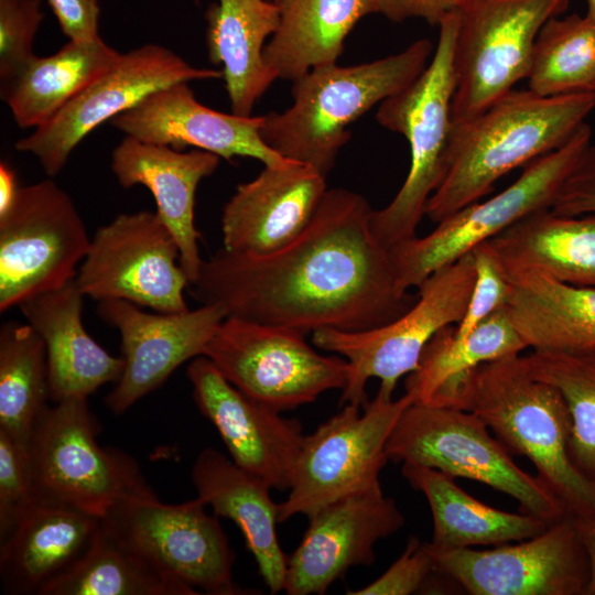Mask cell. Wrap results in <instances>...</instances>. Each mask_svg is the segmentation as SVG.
<instances>
[{"label":"cell","mask_w":595,"mask_h":595,"mask_svg":"<svg viewBox=\"0 0 595 595\" xmlns=\"http://www.w3.org/2000/svg\"><path fill=\"white\" fill-rule=\"evenodd\" d=\"M219 69L198 68L171 50L145 44L121 55L52 119L15 143L32 154L48 176L57 175L73 150L93 130L138 105L155 90L178 82L221 78Z\"/></svg>","instance_id":"cell-17"},{"label":"cell","mask_w":595,"mask_h":595,"mask_svg":"<svg viewBox=\"0 0 595 595\" xmlns=\"http://www.w3.org/2000/svg\"><path fill=\"white\" fill-rule=\"evenodd\" d=\"M63 33L74 42L99 39L97 0H47Z\"/></svg>","instance_id":"cell-43"},{"label":"cell","mask_w":595,"mask_h":595,"mask_svg":"<svg viewBox=\"0 0 595 595\" xmlns=\"http://www.w3.org/2000/svg\"><path fill=\"white\" fill-rule=\"evenodd\" d=\"M85 296L125 300L156 312L188 310L190 281L177 242L156 212L119 214L100 226L76 275Z\"/></svg>","instance_id":"cell-15"},{"label":"cell","mask_w":595,"mask_h":595,"mask_svg":"<svg viewBox=\"0 0 595 595\" xmlns=\"http://www.w3.org/2000/svg\"><path fill=\"white\" fill-rule=\"evenodd\" d=\"M591 137L585 122L562 147L523 166L520 176L500 193L461 208L439 221L430 234L390 248L399 288H416L435 270L455 262L523 217L551 208Z\"/></svg>","instance_id":"cell-11"},{"label":"cell","mask_w":595,"mask_h":595,"mask_svg":"<svg viewBox=\"0 0 595 595\" xmlns=\"http://www.w3.org/2000/svg\"><path fill=\"white\" fill-rule=\"evenodd\" d=\"M405 518L382 488L357 493L318 509L288 556L283 591L289 595L324 594L353 566H370L379 540L398 532Z\"/></svg>","instance_id":"cell-20"},{"label":"cell","mask_w":595,"mask_h":595,"mask_svg":"<svg viewBox=\"0 0 595 595\" xmlns=\"http://www.w3.org/2000/svg\"><path fill=\"white\" fill-rule=\"evenodd\" d=\"M84 298L75 278L19 306L44 342L53 402L88 398L105 383L117 382L125 368L123 357L110 355L85 329Z\"/></svg>","instance_id":"cell-24"},{"label":"cell","mask_w":595,"mask_h":595,"mask_svg":"<svg viewBox=\"0 0 595 595\" xmlns=\"http://www.w3.org/2000/svg\"><path fill=\"white\" fill-rule=\"evenodd\" d=\"M325 175L292 161L267 166L237 186L221 215L223 248L272 252L298 237L316 213L327 187Z\"/></svg>","instance_id":"cell-22"},{"label":"cell","mask_w":595,"mask_h":595,"mask_svg":"<svg viewBox=\"0 0 595 595\" xmlns=\"http://www.w3.org/2000/svg\"><path fill=\"white\" fill-rule=\"evenodd\" d=\"M490 432L469 411L411 403L396 423L386 453L396 463H413L453 478L483 483L550 524L571 516L554 493L537 475L523 470Z\"/></svg>","instance_id":"cell-6"},{"label":"cell","mask_w":595,"mask_h":595,"mask_svg":"<svg viewBox=\"0 0 595 595\" xmlns=\"http://www.w3.org/2000/svg\"><path fill=\"white\" fill-rule=\"evenodd\" d=\"M506 273L534 271L595 288V213L534 212L487 241Z\"/></svg>","instance_id":"cell-28"},{"label":"cell","mask_w":595,"mask_h":595,"mask_svg":"<svg viewBox=\"0 0 595 595\" xmlns=\"http://www.w3.org/2000/svg\"><path fill=\"white\" fill-rule=\"evenodd\" d=\"M457 24V12L440 22L437 44L425 69L407 88L385 99L376 113L379 125L402 134L410 148V167L402 186L386 207L371 213L372 230L388 248L416 236L428 202L446 172Z\"/></svg>","instance_id":"cell-5"},{"label":"cell","mask_w":595,"mask_h":595,"mask_svg":"<svg viewBox=\"0 0 595 595\" xmlns=\"http://www.w3.org/2000/svg\"><path fill=\"white\" fill-rule=\"evenodd\" d=\"M401 473L428 500L433 518L430 543L435 548L495 547L530 539L550 526L531 513L490 507L464 491L455 478L437 469L402 463Z\"/></svg>","instance_id":"cell-30"},{"label":"cell","mask_w":595,"mask_h":595,"mask_svg":"<svg viewBox=\"0 0 595 595\" xmlns=\"http://www.w3.org/2000/svg\"><path fill=\"white\" fill-rule=\"evenodd\" d=\"M433 52V44L422 39L368 63L312 68L293 80V102L288 109L263 116V141L285 159L309 164L326 176L350 140L347 128L411 85Z\"/></svg>","instance_id":"cell-4"},{"label":"cell","mask_w":595,"mask_h":595,"mask_svg":"<svg viewBox=\"0 0 595 595\" xmlns=\"http://www.w3.org/2000/svg\"><path fill=\"white\" fill-rule=\"evenodd\" d=\"M368 201L327 190L306 228L264 255L219 248L203 260L191 293L226 317L304 333L361 332L403 314L416 300L396 280L390 248L371 227Z\"/></svg>","instance_id":"cell-1"},{"label":"cell","mask_w":595,"mask_h":595,"mask_svg":"<svg viewBox=\"0 0 595 595\" xmlns=\"http://www.w3.org/2000/svg\"><path fill=\"white\" fill-rule=\"evenodd\" d=\"M195 498L170 505L148 487L121 499L104 524L149 567L212 595L252 594L231 576L235 554L215 515ZM199 593V592H198Z\"/></svg>","instance_id":"cell-10"},{"label":"cell","mask_w":595,"mask_h":595,"mask_svg":"<svg viewBox=\"0 0 595 595\" xmlns=\"http://www.w3.org/2000/svg\"><path fill=\"white\" fill-rule=\"evenodd\" d=\"M587 12L586 15L595 21V0H586Z\"/></svg>","instance_id":"cell-47"},{"label":"cell","mask_w":595,"mask_h":595,"mask_svg":"<svg viewBox=\"0 0 595 595\" xmlns=\"http://www.w3.org/2000/svg\"><path fill=\"white\" fill-rule=\"evenodd\" d=\"M101 518L71 506L37 498L1 541L2 589L40 595L89 549Z\"/></svg>","instance_id":"cell-25"},{"label":"cell","mask_w":595,"mask_h":595,"mask_svg":"<svg viewBox=\"0 0 595 595\" xmlns=\"http://www.w3.org/2000/svg\"><path fill=\"white\" fill-rule=\"evenodd\" d=\"M550 209L567 216L595 213V144L581 154Z\"/></svg>","instance_id":"cell-42"},{"label":"cell","mask_w":595,"mask_h":595,"mask_svg":"<svg viewBox=\"0 0 595 595\" xmlns=\"http://www.w3.org/2000/svg\"><path fill=\"white\" fill-rule=\"evenodd\" d=\"M413 403L377 392L363 407L342 410L304 435L288 497L279 504V522L307 518L324 506L357 493L381 489L379 475L389 461L386 446L402 412Z\"/></svg>","instance_id":"cell-9"},{"label":"cell","mask_w":595,"mask_h":595,"mask_svg":"<svg viewBox=\"0 0 595 595\" xmlns=\"http://www.w3.org/2000/svg\"><path fill=\"white\" fill-rule=\"evenodd\" d=\"M191 478L196 497L241 530L271 593L283 591L288 556L277 534L279 504L271 497L270 485L212 447L198 453Z\"/></svg>","instance_id":"cell-26"},{"label":"cell","mask_w":595,"mask_h":595,"mask_svg":"<svg viewBox=\"0 0 595 595\" xmlns=\"http://www.w3.org/2000/svg\"><path fill=\"white\" fill-rule=\"evenodd\" d=\"M40 0H0V78L12 79L32 58L43 21Z\"/></svg>","instance_id":"cell-39"},{"label":"cell","mask_w":595,"mask_h":595,"mask_svg":"<svg viewBox=\"0 0 595 595\" xmlns=\"http://www.w3.org/2000/svg\"><path fill=\"white\" fill-rule=\"evenodd\" d=\"M263 116H238L206 107L195 98L188 82H178L155 90L110 122L128 137L175 150L194 147L226 160L252 158L267 166L292 162L263 141Z\"/></svg>","instance_id":"cell-21"},{"label":"cell","mask_w":595,"mask_h":595,"mask_svg":"<svg viewBox=\"0 0 595 595\" xmlns=\"http://www.w3.org/2000/svg\"><path fill=\"white\" fill-rule=\"evenodd\" d=\"M574 521L589 563V582L586 595H595V518L574 517Z\"/></svg>","instance_id":"cell-45"},{"label":"cell","mask_w":595,"mask_h":595,"mask_svg":"<svg viewBox=\"0 0 595 595\" xmlns=\"http://www.w3.org/2000/svg\"><path fill=\"white\" fill-rule=\"evenodd\" d=\"M50 399L45 345L29 323L0 329V429L28 444Z\"/></svg>","instance_id":"cell-35"},{"label":"cell","mask_w":595,"mask_h":595,"mask_svg":"<svg viewBox=\"0 0 595 595\" xmlns=\"http://www.w3.org/2000/svg\"><path fill=\"white\" fill-rule=\"evenodd\" d=\"M506 275L509 295L505 309L527 348H595V288L563 283L534 271Z\"/></svg>","instance_id":"cell-29"},{"label":"cell","mask_w":595,"mask_h":595,"mask_svg":"<svg viewBox=\"0 0 595 595\" xmlns=\"http://www.w3.org/2000/svg\"><path fill=\"white\" fill-rule=\"evenodd\" d=\"M443 407L477 415L511 454L531 461L571 516L595 518V483L571 456L567 403L556 387L530 372L522 356L476 367Z\"/></svg>","instance_id":"cell-3"},{"label":"cell","mask_w":595,"mask_h":595,"mask_svg":"<svg viewBox=\"0 0 595 595\" xmlns=\"http://www.w3.org/2000/svg\"><path fill=\"white\" fill-rule=\"evenodd\" d=\"M205 18L208 58L223 66L231 112L251 116L257 100L277 79L263 50L279 25V6L270 0H217Z\"/></svg>","instance_id":"cell-27"},{"label":"cell","mask_w":595,"mask_h":595,"mask_svg":"<svg viewBox=\"0 0 595 595\" xmlns=\"http://www.w3.org/2000/svg\"><path fill=\"white\" fill-rule=\"evenodd\" d=\"M435 573L472 595H586L589 563L574 517L517 544L440 549L425 543Z\"/></svg>","instance_id":"cell-16"},{"label":"cell","mask_w":595,"mask_h":595,"mask_svg":"<svg viewBox=\"0 0 595 595\" xmlns=\"http://www.w3.org/2000/svg\"><path fill=\"white\" fill-rule=\"evenodd\" d=\"M475 282L472 251L430 274L418 288L415 302L388 324L361 332L321 329L313 344L345 358L349 366L339 403L363 407L366 385L380 380L379 392L392 398L399 379L412 372L432 337L464 316Z\"/></svg>","instance_id":"cell-7"},{"label":"cell","mask_w":595,"mask_h":595,"mask_svg":"<svg viewBox=\"0 0 595 595\" xmlns=\"http://www.w3.org/2000/svg\"><path fill=\"white\" fill-rule=\"evenodd\" d=\"M219 161L212 152H182L128 136L111 153L110 167L122 187L143 185L152 193L155 212L177 242L180 264L190 284L204 260L199 255L201 232L194 223L195 193L201 181L216 171Z\"/></svg>","instance_id":"cell-23"},{"label":"cell","mask_w":595,"mask_h":595,"mask_svg":"<svg viewBox=\"0 0 595 595\" xmlns=\"http://www.w3.org/2000/svg\"><path fill=\"white\" fill-rule=\"evenodd\" d=\"M170 581L126 548L104 524L86 553L40 595H197Z\"/></svg>","instance_id":"cell-34"},{"label":"cell","mask_w":595,"mask_h":595,"mask_svg":"<svg viewBox=\"0 0 595 595\" xmlns=\"http://www.w3.org/2000/svg\"><path fill=\"white\" fill-rule=\"evenodd\" d=\"M90 239L73 199L54 181L19 187L0 214L1 313L75 279Z\"/></svg>","instance_id":"cell-13"},{"label":"cell","mask_w":595,"mask_h":595,"mask_svg":"<svg viewBox=\"0 0 595 595\" xmlns=\"http://www.w3.org/2000/svg\"><path fill=\"white\" fill-rule=\"evenodd\" d=\"M36 500L26 444L0 429V540Z\"/></svg>","instance_id":"cell-38"},{"label":"cell","mask_w":595,"mask_h":595,"mask_svg":"<svg viewBox=\"0 0 595 595\" xmlns=\"http://www.w3.org/2000/svg\"><path fill=\"white\" fill-rule=\"evenodd\" d=\"M97 313L121 338L125 368L105 400L116 414L163 385L183 363L202 356L226 318L225 311L214 304L165 313L147 312L117 299L99 301Z\"/></svg>","instance_id":"cell-18"},{"label":"cell","mask_w":595,"mask_h":595,"mask_svg":"<svg viewBox=\"0 0 595 595\" xmlns=\"http://www.w3.org/2000/svg\"><path fill=\"white\" fill-rule=\"evenodd\" d=\"M187 377L197 408L216 428L230 459L271 488L289 490L304 436L300 421L241 392L206 356L191 360Z\"/></svg>","instance_id":"cell-19"},{"label":"cell","mask_w":595,"mask_h":595,"mask_svg":"<svg viewBox=\"0 0 595 595\" xmlns=\"http://www.w3.org/2000/svg\"><path fill=\"white\" fill-rule=\"evenodd\" d=\"M526 79L529 90L544 97L595 93V21L586 14L548 20Z\"/></svg>","instance_id":"cell-36"},{"label":"cell","mask_w":595,"mask_h":595,"mask_svg":"<svg viewBox=\"0 0 595 595\" xmlns=\"http://www.w3.org/2000/svg\"><path fill=\"white\" fill-rule=\"evenodd\" d=\"M18 190L14 170L2 161L0 163V214L4 213L13 203Z\"/></svg>","instance_id":"cell-46"},{"label":"cell","mask_w":595,"mask_h":595,"mask_svg":"<svg viewBox=\"0 0 595 595\" xmlns=\"http://www.w3.org/2000/svg\"><path fill=\"white\" fill-rule=\"evenodd\" d=\"M54 403L26 444L37 498L104 518L121 499L149 487L132 457L98 444L87 398Z\"/></svg>","instance_id":"cell-8"},{"label":"cell","mask_w":595,"mask_h":595,"mask_svg":"<svg viewBox=\"0 0 595 595\" xmlns=\"http://www.w3.org/2000/svg\"><path fill=\"white\" fill-rule=\"evenodd\" d=\"M435 573L433 559L418 538L410 537L404 551L391 566L367 586L349 595H409L422 591Z\"/></svg>","instance_id":"cell-41"},{"label":"cell","mask_w":595,"mask_h":595,"mask_svg":"<svg viewBox=\"0 0 595 595\" xmlns=\"http://www.w3.org/2000/svg\"><path fill=\"white\" fill-rule=\"evenodd\" d=\"M470 0H377L379 13L393 22L411 18L439 25L448 14L459 11Z\"/></svg>","instance_id":"cell-44"},{"label":"cell","mask_w":595,"mask_h":595,"mask_svg":"<svg viewBox=\"0 0 595 595\" xmlns=\"http://www.w3.org/2000/svg\"><path fill=\"white\" fill-rule=\"evenodd\" d=\"M279 25L263 50L277 78L295 80L336 63L354 25L379 13L377 0H279Z\"/></svg>","instance_id":"cell-31"},{"label":"cell","mask_w":595,"mask_h":595,"mask_svg":"<svg viewBox=\"0 0 595 595\" xmlns=\"http://www.w3.org/2000/svg\"><path fill=\"white\" fill-rule=\"evenodd\" d=\"M121 55L101 37L69 41L55 54L32 58L1 85V98L18 127L35 129L112 68Z\"/></svg>","instance_id":"cell-32"},{"label":"cell","mask_w":595,"mask_h":595,"mask_svg":"<svg viewBox=\"0 0 595 595\" xmlns=\"http://www.w3.org/2000/svg\"><path fill=\"white\" fill-rule=\"evenodd\" d=\"M203 356L241 392L279 412L343 390L349 375L345 358L316 351L302 332L231 316Z\"/></svg>","instance_id":"cell-12"},{"label":"cell","mask_w":595,"mask_h":595,"mask_svg":"<svg viewBox=\"0 0 595 595\" xmlns=\"http://www.w3.org/2000/svg\"><path fill=\"white\" fill-rule=\"evenodd\" d=\"M569 0H470L457 11L453 122L482 112L526 79L539 31Z\"/></svg>","instance_id":"cell-14"},{"label":"cell","mask_w":595,"mask_h":595,"mask_svg":"<svg viewBox=\"0 0 595 595\" xmlns=\"http://www.w3.org/2000/svg\"><path fill=\"white\" fill-rule=\"evenodd\" d=\"M270 1H273V2H275V3H278V2H279V0H270Z\"/></svg>","instance_id":"cell-48"},{"label":"cell","mask_w":595,"mask_h":595,"mask_svg":"<svg viewBox=\"0 0 595 595\" xmlns=\"http://www.w3.org/2000/svg\"><path fill=\"white\" fill-rule=\"evenodd\" d=\"M454 326L439 331L405 379L413 403L444 405L462 379L482 364L517 356L527 348L505 307L483 321L467 337Z\"/></svg>","instance_id":"cell-33"},{"label":"cell","mask_w":595,"mask_h":595,"mask_svg":"<svg viewBox=\"0 0 595 595\" xmlns=\"http://www.w3.org/2000/svg\"><path fill=\"white\" fill-rule=\"evenodd\" d=\"M522 357L534 377L556 387L564 397L572 421V459L595 483V348L532 349Z\"/></svg>","instance_id":"cell-37"},{"label":"cell","mask_w":595,"mask_h":595,"mask_svg":"<svg viewBox=\"0 0 595 595\" xmlns=\"http://www.w3.org/2000/svg\"><path fill=\"white\" fill-rule=\"evenodd\" d=\"M475 282L463 318L454 326L458 338L467 337L483 321L506 306L509 281L487 241L472 250Z\"/></svg>","instance_id":"cell-40"},{"label":"cell","mask_w":595,"mask_h":595,"mask_svg":"<svg viewBox=\"0 0 595 595\" xmlns=\"http://www.w3.org/2000/svg\"><path fill=\"white\" fill-rule=\"evenodd\" d=\"M594 108L595 93L544 97L512 89L453 122L446 172L425 216L437 224L479 201L507 173L566 143Z\"/></svg>","instance_id":"cell-2"}]
</instances>
